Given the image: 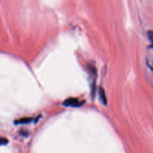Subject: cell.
<instances>
[{"instance_id":"3","label":"cell","mask_w":153,"mask_h":153,"mask_svg":"<svg viewBox=\"0 0 153 153\" xmlns=\"http://www.w3.org/2000/svg\"><path fill=\"white\" fill-rule=\"evenodd\" d=\"M99 96H100V100H101L103 104L106 105V103H107V100H106L105 94L104 90H103L102 88H100V90H99Z\"/></svg>"},{"instance_id":"6","label":"cell","mask_w":153,"mask_h":153,"mask_svg":"<svg viewBox=\"0 0 153 153\" xmlns=\"http://www.w3.org/2000/svg\"><path fill=\"white\" fill-rule=\"evenodd\" d=\"M5 142H7V140H6V139L3 138V137H2V138H1V144L4 145V143H5Z\"/></svg>"},{"instance_id":"4","label":"cell","mask_w":153,"mask_h":153,"mask_svg":"<svg viewBox=\"0 0 153 153\" xmlns=\"http://www.w3.org/2000/svg\"><path fill=\"white\" fill-rule=\"evenodd\" d=\"M32 118H22V119L19 120L16 122V123H19V124H24V123H28L31 122Z\"/></svg>"},{"instance_id":"2","label":"cell","mask_w":153,"mask_h":153,"mask_svg":"<svg viewBox=\"0 0 153 153\" xmlns=\"http://www.w3.org/2000/svg\"><path fill=\"white\" fill-rule=\"evenodd\" d=\"M85 103V101L82 100H79L77 98H70L66 100L65 101L63 102V105L65 107H73V108H77L81 107L82 105Z\"/></svg>"},{"instance_id":"1","label":"cell","mask_w":153,"mask_h":153,"mask_svg":"<svg viewBox=\"0 0 153 153\" xmlns=\"http://www.w3.org/2000/svg\"><path fill=\"white\" fill-rule=\"evenodd\" d=\"M145 61L146 66L153 71V44L148 46L146 49L145 53Z\"/></svg>"},{"instance_id":"5","label":"cell","mask_w":153,"mask_h":153,"mask_svg":"<svg viewBox=\"0 0 153 153\" xmlns=\"http://www.w3.org/2000/svg\"><path fill=\"white\" fill-rule=\"evenodd\" d=\"M148 37H149V39L153 44V31H148Z\"/></svg>"}]
</instances>
